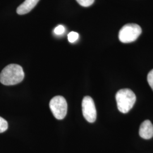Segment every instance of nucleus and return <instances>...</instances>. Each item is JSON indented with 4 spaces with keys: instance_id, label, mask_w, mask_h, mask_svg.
Wrapping results in <instances>:
<instances>
[{
    "instance_id": "4",
    "label": "nucleus",
    "mask_w": 153,
    "mask_h": 153,
    "mask_svg": "<svg viewBox=\"0 0 153 153\" xmlns=\"http://www.w3.org/2000/svg\"><path fill=\"white\" fill-rule=\"evenodd\" d=\"M49 107L55 118L63 119L67 114L68 105L65 99L62 96H56L49 103Z\"/></svg>"
},
{
    "instance_id": "10",
    "label": "nucleus",
    "mask_w": 153,
    "mask_h": 153,
    "mask_svg": "<svg viewBox=\"0 0 153 153\" xmlns=\"http://www.w3.org/2000/svg\"><path fill=\"white\" fill-rule=\"evenodd\" d=\"M76 2L82 6L88 7L92 5L95 0H76Z\"/></svg>"
},
{
    "instance_id": "2",
    "label": "nucleus",
    "mask_w": 153,
    "mask_h": 153,
    "mask_svg": "<svg viewBox=\"0 0 153 153\" xmlns=\"http://www.w3.org/2000/svg\"><path fill=\"white\" fill-rule=\"evenodd\" d=\"M116 100L119 111L126 114L133 108L136 100V97L131 89L124 88L117 92Z\"/></svg>"
},
{
    "instance_id": "1",
    "label": "nucleus",
    "mask_w": 153,
    "mask_h": 153,
    "mask_svg": "<svg viewBox=\"0 0 153 153\" xmlns=\"http://www.w3.org/2000/svg\"><path fill=\"white\" fill-rule=\"evenodd\" d=\"M25 73L22 67L12 64L6 66L0 73V82L6 86L15 85L23 80Z\"/></svg>"
},
{
    "instance_id": "7",
    "label": "nucleus",
    "mask_w": 153,
    "mask_h": 153,
    "mask_svg": "<svg viewBox=\"0 0 153 153\" xmlns=\"http://www.w3.org/2000/svg\"><path fill=\"white\" fill-rule=\"evenodd\" d=\"M39 0H25L17 9L16 13L19 15H24L29 13L38 3Z\"/></svg>"
},
{
    "instance_id": "11",
    "label": "nucleus",
    "mask_w": 153,
    "mask_h": 153,
    "mask_svg": "<svg viewBox=\"0 0 153 153\" xmlns=\"http://www.w3.org/2000/svg\"><path fill=\"white\" fill-rule=\"evenodd\" d=\"M65 29L63 26L59 25L55 28V30H54V33L55 34H56L57 35H60L65 32Z\"/></svg>"
},
{
    "instance_id": "12",
    "label": "nucleus",
    "mask_w": 153,
    "mask_h": 153,
    "mask_svg": "<svg viewBox=\"0 0 153 153\" xmlns=\"http://www.w3.org/2000/svg\"><path fill=\"white\" fill-rule=\"evenodd\" d=\"M148 82L153 91V69L148 73Z\"/></svg>"
},
{
    "instance_id": "8",
    "label": "nucleus",
    "mask_w": 153,
    "mask_h": 153,
    "mask_svg": "<svg viewBox=\"0 0 153 153\" xmlns=\"http://www.w3.org/2000/svg\"><path fill=\"white\" fill-rule=\"evenodd\" d=\"M68 38L69 42L74 43L79 38V34L76 32L72 31L68 34Z\"/></svg>"
},
{
    "instance_id": "9",
    "label": "nucleus",
    "mask_w": 153,
    "mask_h": 153,
    "mask_svg": "<svg viewBox=\"0 0 153 153\" xmlns=\"http://www.w3.org/2000/svg\"><path fill=\"white\" fill-rule=\"evenodd\" d=\"M8 128L7 122L2 117H0V133L6 131Z\"/></svg>"
},
{
    "instance_id": "6",
    "label": "nucleus",
    "mask_w": 153,
    "mask_h": 153,
    "mask_svg": "<svg viewBox=\"0 0 153 153\" xmlns=\"http://www.w3.org/2000/svg\"><path fill=\"white\" fill-rule=\"evenodd\" d=\"M139 134L145 140L150 139L153 137V126L150 120L144 121L140 126Z\"/></svg>"
},
{
    "instance_id": "5",
    "label": "nucleus",
    "mask_w": 153,
    "mask_h": 153,
    "mask_svg": "<svg viewBox=\"0 0 153 153\" xmlns=\"http://www.w3.org/2000/svg\"><path fill=\"white\" fill-rule=\"evenodd\" d=\"M82 113L85 119L89 123H94L97 119V110L93 99L86 96L83 99Z\"/></svg>"
},
{
    "instance_id": "3",
    "label": "nucleus",
    "mask_w": 153,
    "mask_h": 153,
    "mask_svg": "<svg viewBox=\"0 0 153 153\" xmlns=\"http://www.w3.org/2000/svg\"><path fill=\"white\" fill-rule=\"evenodd\" d=\"M142 33L141 27L135 23H128L121 28L119 33V39L123 43L134 42Z\"/></svg>"
}]
</instances>
